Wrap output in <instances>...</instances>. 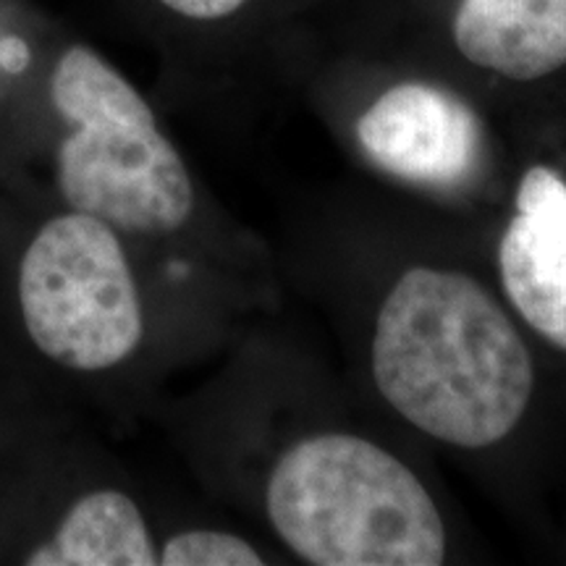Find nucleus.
I'll return each mask as SVG.
<instances>
[{
    "label": "nucleus",
    "mask_w": 566,
    "mask_h": 566,
    "mask_svg": "<svg viewBox=\"0 0 566 566\" xmlns=\"http://www.w3.org/2000/svg\"><path fill=\"white\" fill-rule=\"evenodd\" d=\"M153 3L187 24L229 27L247 19H283L304 6H315V0H153Z\"/></svg>",
    "instance_id": "nucleus-10"
},
{
    "label": "nucleus",
    "mask_w": 566,
    "mask_h": 566,
    "mask_svg": "<svg viewBox=\"0 0 566 566\" xmlns=\"http://www.w3.org/2000/svg\"><path fill=\"white\" fill-rule=\"evenodd\" d=\"M273 533L315 566H438L446 522L412 467L354 433L289 446L265 483Z\"/></svg>",
    "instance_id": "nucleus-2"
},
{
    "label": "nucleus",
    "mask_w": 566,
    "mask_h": 566,
    "mask_svg": "<svg viewBox=\"0 0 566 566\" xmlns=\"http://www.w3.org/2000/svg\"><path fill=\"white\" fill-rule=\"evenodd\" d=\"M346 6L367 40L409 34L394 53L457 82L530 87L566 69V0H321Z\"/></svg>",
    "instance_id": "nucleus-5"
},
{
    "label": "nucleus",
    "mask_w": 566,
    "mask_h": 566,
    "mask_svg": "<svg viewBox=\"0 0 566 566\" xmlns=\"http://www.w3.org/2000/svg\"><path fill=\"white\" fill-rule=\"evenodd\" d=\"M370 370L401 420L454 449H491L525 417L533 354L491 289L457 268L415 265L375 315Z\"/></svg>",
    "instance_id": "nucleus-1"
},
{
    "label": "nucleus",
    "mask_w": 566,
    "mask_h": 566,
    "mask_svg": "<svg viewBox=\"0 0 566 566\" xmlns=\"http://www.w3.org/2000/svg\"><path fill=\"white\" fill-rule=\"evenodd\" d=\"M51 103L69 134L55 179L69 210L129 237H168L195 212V184L153 105L90 45H71L51 74Z\"/></svg>",
    "instance_id": "nucleus-3"
},
{
    "label": "nucleus",
    "mask_w": 566,
    "mask_h": 566,
    "mask_svg": "<svg viewBox=\"0 0 566 566\" xmlns=\"http://www.w3.org/2000/svg\"><path fill=\"white\" fill-rule=\"evenodd\" d=\"M30 566H153L150 527L122 491H92L69 509L55 535L27 556Z\"/></svg>",
    "instance_id": "nucleus-8"
},
{
    "label": "nucleus",
    "mask_w": 566,
    "mask_h": 566,
    "mask_svg": "<svg viewBox=\"0 0 566 566\" xmlns=\"http://www.w3.org/2000/svg\"><path fill=\"white\" fill-rule=\"evenodd\" d=\"M27 334L55 365L101 373L126 363L145 336V313L116 229L69 210L38 231L19 265Z\"/></svg>",
    "instance_id": "nucleus-4"
},
{
    "label": "nucleus",
    "mask_w": 566,
    "mask_h": 566,
    "mask_svg": "<svg viewBox=\"0 0 566 566\" xmlns=\"http://www.w3.org/2000/svg\"><path fill=\"white\" fill-rule=\"evenodd\" d=\"M501 292L537 336L566 352V179L530 166L499 242Z\"/></svg>",
    "instance_id": "nucleus-7"
},
{
    "label": "nucleus",
    "mask_w": 566,
    "mask_h": 566,
    "mask_svg": "<svg viewBox=\"0 0 566 566\" xmlns=\"http://www.w3.org/2000/svg\"><path fill=\"white\" fill-rule=\"evenodd\" d=\"M163 566H260L263 554L242 535L223 530H187L158 551Z\"/></svg>",
    "instance_id": "nucleus-9"
},
{
    "label": "nucleus",
    "mask_w": 566,
    "mask_h": 566,
    "mask_svg": "<svg viewBox=\"0 0 566 566\" xmlns=\"http://www.w3.org/2000/svg\"><path fill=\"white\" fill-rule=\"evenodd\" d=\"M352 137L380 174L428 192H459L480 174L488 150L483 113L467 84L422 63L365 61Z\"/></svg>",
    "instance_id": "nucleus-6"
}]
</instances>
